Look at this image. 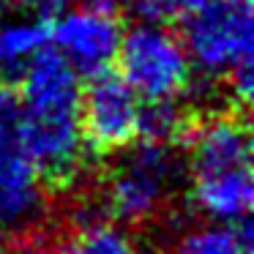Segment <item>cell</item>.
I'll return each instance as SVG.
<instances>
[{
  "mask_svg": "<svg viewBox=\"0 0 254 254\" xmlns=\"http://www.w3.org/2000/svg\"><path fill=\"white\" fill-rule=\"evenodd\" d=\"M58 50H44L19 71L22 121L17 145L52 186H74L82 172L85 137L79 123L82 82Z\"/></svg>",
  "mask_w": 254,
  "mask_h": 254,
  "instance_id": "1",
  "label": "cell"
},
{
  "mask_svg": "<svg viewBox=\"0 0 254 254\" xmlns=\"http://www.w3.org/2000/svg\"><path fill=\"white\" fill-rule=\"evenodd\" d=\"M183 142L194 208L221 224L249 219L254 202L249 118L235 107L208 112L194 118Z\"/></svg>",
  "mask_w": 254,
  "mask_h": 254,
  "instance_id": "2",
  "label": "cell"
},
{
  "mask_svg": "<svg viewBox=\"0 0 254 254\" xmlns=\"http://www.w3.org/2000/svg\"><path fill=\"white\" fill-rule=\"evenodd\" d=\"M183 183L186 161L178 153V145L134 139L118 150L107 170L101 202L107 213L126 224H145L170 208Z\"/></svg>",
  "mask_w": 254,
  "mask_h": 254,
  "instance_id": "3",
  "label": "cell"
},
{
  "mask_svg": "<svg viewBox=\"0 0 254 254\" xmlns=\"http://www.w3.org/2000/svg\"><path fill=\"white\" fill-rule=\"evenodd\" d=\"M181 22L189 61L208 79H230L241 68H252V0H205Z\"/></svg>",
  "mask_w": 254,
  "mask_h": 254,
  "instance_id": "4",
  "label": "cell"
},
{
  "mask_svg": "<svg viewBox=\"0 0 254 254\" xmlns=\"http://www.w3.org/2000/svg\"><path fill=\"white\" fill-rule=\"evenodd\" d=\"M115 63L121 77L142 101L181 99L194 77L183 39L167 28V22L148 17L123 30Z\"/></svg>",
  "mask_w": 254,
  "mask_h": 254,
  "instance_id": "5",
  "label": "cell"
},
{
  "mask_svg": "<svg viewBox=\"0 0 254 254\" xmlns=\"http://www.w3.org/2000/svg\"><path fill=\"white\" fill-rule=\"evenodd\" d=\"M121 39L123 22L107 0H90L71 8L63 6L50 19V41L79 77L110 71L118 61Z\"/></svg>",
  "mask_w": 254,
  "mask_h": 254,
  "instance_id": "6",
  "label": "cell"
},
{
  "mask_svg": "<svg viewBox=\"0 0 254 254\" xmlns=\"http://www.w3.org/2000/svg\"><path fill=\"white\" fill-rule=\"evenodd\" d=\"M47 219V181L17 142H0V235L30 246L41 241Z\"/></svg>",
  "mask_w": 254,
  "mask_h": 254,
  "instance_id": "7",
  "label": "cell"
},
{
  "mask_svg": "<svg viewBox=\"0 0 254 254\" xmlns=\"http://www.w3.org/2000/svg\"><path fill=\"white\" fill-rule=\"evenodd\" d=\"M142 99L128 88L121 74L101 71L82 88L79 123L85 148L93 153H118L139 137Z\"/></svg>",
  "mask_w": 254,
  "mask_h": 254,
  "instance_id": "8",
  "label": "cell"
},
{
  "mask_svg": "<svg viewBox=\"0 0 254 254\" xmlns=\"http://www.w3.org/2000/svg\"><path fill=\"white\" fill-rule=\"evenodd\" d=\"M164 254H252V227L249 219L238 224L186 227L170 241Z\"/></svg>",
  "mask_w": 254,
  "mask_h": 254,
  "instance_id": "9",
  "label": "cell"
},
{
  "mask_svg": "<svg viewBox=\"0 0 254 254\" xmlns=\"http://www.w3.org/2000/svg\"><path fill=\"white\" fill-rule=\"evenodd\" d=\"M50 47V22L36 17L0 19V71L19 74L30 58Z\"/></svg>",
  "mask_w": 254,
  "mask_h": 254,
  "instance_id": "10",
  "label": "cell"
},
{
  "mask_svg": "<svg viewBox=\"0 0 254 254\" xmlns=\"http://www.w3.org/2000/svg\"><path fill=\"white\" fill-rule=\"evenodd\" d=\"M55 254H139V243L126 227H118L107 219L79 224L58 241Z\"/></svg>",
  "mask_w": 254,
  "mask_h": 254,
  "instance_id": "11",
  "label": "cell"
},
{
  "mask_svg": "<svg viewBox=\"0 0 254 254\" xmlns=\"http://www.w3.org/2000/svg\"><path fill=\"white\" fill-rule=\"evenodd\" d=\"M194 118L181 99H156V101H142L139 110V134L153 142H170L181 145L191 128Z\"/></svg>",
  "mask_w": 254,
  "mask_h": 254,
  "instance_id": "12",
  "label": "cell"
},
{
  "mask_svg": "<svg viewBox=\"0 0 254 254\" xmlns=\"http://www.w3.org/2000/svg\"><path fill=\"white\" fill-rule=\"evenodd\" d=\"M22 121V101L11 85H0V142H17Z\"/></svg>",
  "mask_w": 254,
  "mask_h": 254,
  "instance_id": "13",
  "label": "cell"
},
{
  "mask_svg": "<svg viewBox=\"0 0 254 254\" xmlns=\"http://www.w3.org/2000/svg\"><path fill=\"white\" fill-rule=\"evenodd\" d=\"M199 3H205V0H137L139 11L148 19H159V22L183 19L186 14H191Z\"/></svg>",
  "mask_w": 254,
  "mask_h": 254,
  "instance_id": "14",
  "label": "cell"
},
{
  "mask_svg": "<svg viewBox=\"0 0 254 254\" xmlns=\"http://www.w3.org/2000/svg\"><path fill=\"white\" fill-rule=\"evenodd\" d=\"M8 3H11L19 14H25V17L47 19V22L66 6V0H8Z\"/></svg>",
  "mask_w": 254,
  "mask_h": 254,
  "instance_id": "15",
  "label": "cell"
},
{
  "mask_svg": "<svg viewBox=\"0 0 254 254\" xmlns=\"http://www.w3.org/2000/svg\"><path fill=\"white\" fill-rule=\"evenodd\" d=\"M107 3H112V6H115V3H123V6H126V3H137V0H107Z\"/></svg>",
  "mask_w": 254,
  "mask_h": 254,
  "instance_id": "16",
  "label": "cell"
},
{
  "mask_svg": "<svg viewBox=\"0 0 254 254\" xmlns=\"http://www.w3.org/2000/svg\"><path fill=\"white\" fill-rule=\"evenodd\" d=\"M0 19H3V3H0Z\"/></svg>",
  "mask_w": 254,
  "mask_h": 254,
  "instance_id": "17",
  "label": "cell"
}]
</instances>
